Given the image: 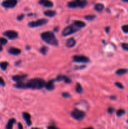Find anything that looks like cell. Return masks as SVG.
Returning <instances> with one entry per match:
<instances>
[{
    "label": "cell",
    "instance_id": "5",
    "mask_svg": "<svg viewBox=\"0 0 128 129\" xmlns=\"http://www.w3.org/2000/svg\"><path fill=\"white\" fill-rule=\"evenodd\" d=\"M70 115H71V116L74 119L77 120H81L85 116V112H84L82 110H80L79 109H77V108L73 110Z\"/></svg>",
    "mask_w": 128,
    "mask_h": 129
},
{
    "label": "cell",
    "instance_id": "22",
    "mask_svg": "<svg viewBox=\"0 0 128 129\" xmlns=\"http://www.w3.org/2000/svg\"><path fill=\"white\" fill-rule=\"evenodd\" d=\"M127 71L128 69H119L116 71L115 73H116V74H117V75L121 76L127 73Z\"/></svg>",
    "mask_w": 128,
    "mask_h": 129
},
{
    "label": "cell",
    "instance_id": "37",
    "mask_svg": "<svg viewBox=\"0 0 128 129\" xmlns=\"http://www.w3.org/2000/svg\"><path fill=\"white\" fill-rule=\"evenodd\" d=\"M18 129H23V127L22 124L21 123H18Z\"/></svg>",
    "mask_w": 128,
    "mask_h": 129
},
{
    "label": "cell",
    "instance_id": "40",
    "mask_svg": "<svg viewBox=\"0 0 128 129\" xmlns=\"http://www.w3.org/2000/svg\"><path fill=\"white\" fill-rule=\"evenodd\" d=\"M84 129H94L92 128V127H88V128H84Z\"/></svg>",
    "mask_w": 128,
    "mask_h": 129
},
{
    "label": "cell",
    "instance_id": "20",
    "mask_svg": "<svg viewBox=\"0 0 128 129\" xmlns=\"http://www.w3.org/2000/svg\"><path fill=\"white\" fill-rule=\"evenodd\" d=\"M104 6L103 4L102 3H97L95 4V6H94V8L97 11H102L104 9Z\"/></svg>",
    "mask_w": 128,
    "mask_h": 129
},
{
    "label": "cell",
    "instance_id": "10",
    "mask_svg": "<svg viewBox=\"0 0 128 129\" xmlns=\"http://www.w3.org/2000/svg\"><path fill=\"white\" fill-rule=\"evenodd\" d=\"M23 118L26 121V123H27V125L28 126L31 125V116L27 112H23Z\"/></svg>",
    "mask_w": 128,
    "mask_h": 129
},
{
    "label": "cell",
    "instance_id": "42",
    "mask_svg": "<svg viewBox=\"0 0 128 129\" xmlns=\"http://www.w3.org/2000/svg\"><path fill=\"white\" fill-rule=\"evenodd\" d=\"M31 129H40V128H31Z\"/></svg>",
    "mask_w": 128,
    "mask_h": 129
},
{
    "label": "cell",
    "instance_id": "11",
    "mask_svg": "<svg viewBox=\"0 0 128 129\" xmlns=\"http://www.w3.org/2000/svg\"><path fill=\"white\" fill-rule=\"evenodd\" d=\"M8 52L12 55H17L21 53V50L16 47H10L8 49Z\"/></svg>",
    "mask_w": 128,
    "mask_h": 129
},
{
    "label": "cell",
    "instance_id": "24",
    "mask_svg": "<svg viewBox=\"0 0 128 129\" xmlns=\"http://www.w3.org/2000/svg\"><path fill=\"white\" fill-rule=\"evenodd\" d=\"M75 89H76V91L78 93H81L82 92L83 89L82 86L80 85V83H77L76 87H75Z\"/></svg>",
    "mask_w": 128,
    "mask_h": 129
},
{
    "label": "cell",
    "instance_id": "38",
    "mask_svg": "<svg viewBox=\"0 0 128 129\" xmlns=\"http://www.w3.org/2000/svg\"><path fill=\"white\" fill-rule=\"evenodd\" d=\"M109 30H110V27H109V26H107V27L105 28V31H106L107 33L109 32Z\"/></svg>",
    "mask_w": 128,
    "mask_h": 129
},
{
    "label": "cell",
    "instance_id": "3",
    "mask_svg": "<svg viewBox=\"0 0 128 129\" xmlns=\"http://www.w3.org/2000/svg\"><path fill=\"white\" fill-rule=\"evenodd\" d=\"M79 28H77V26H75L74 24H72V25H70L66 26V27L63 30L61 34H62L63 36H68V35H71V34L77 31L78 30H79Z\"/></svg>",
    "mask_w": 128,
    "mask_h": 129
},
{
    "label": "cell",
    "instance_id": "23",
    "mask_svg": "<svg viewBox=\"0 0 128 129\" xmlns=\"http://www.w3.org/2000/svg\"><path fill=\"white\" fill-rule=\"evenodd\" d=\"M8 66V63L7 62H0V68L3 71L6 70Z\"/></svg>",
    "mask_w": 128,
    "mask_h": 129
},
{
    "label": "cell",
    "instance_id": "25",
    "mask_svg": "<svg viewBox=\"0 0 128 129\" xmlns=\"http://www.w3.org/2000/svg\"><path fill=\"white\" fill-rule=\"evenodd\" d=\"M48 50V49L47 47L43 46V47H41V49H40V52L41 53V54H43V55H45V54H46V53H47Z\"/></svg>",
    "mask_w": 128,
    "mask_h": 129
},
{
    "label": "cell",
    "instance_id": "13",
    "mask_svg": "<svg viewBox=\"0 0 128 129\" xmlns=\"http://www.w3.org/2000/svg\"><path fill=\"white\" fill-rule=\"evenodd\" d=\"M76 44V41H75V39L74 38H70V39H68L66 42V46L67 47L72 48L73 47H74Z\"/></svg>",
    "mask_w": 128,
    "mask_h": 129
},
{
    "label": "cell",
    "instance_id": "30",
    "mask_svg": "<svg viewBox=\"0 0 128 129\" xmlns=\"http://www.w3.org/2000/svg\"><path fill=\"white\" fill-rule=\"evenodd\" d=\"M121 46L124 50L128 51V44L127 43H122L121 45Z\"/></svg>",
    "mask_w": 128,
    "mask_h": 129
},
{
    "label": "cell",
    "instance_id": "39",
    "mask_svg": "<svg viewBox=\"0 0 128 129\" xmlns=\"http://www.w3.org/2000/svg\"><path fill=\"white\" fill-rule=\"evenodd\" d=\"M115 98H116V97H115V96H111V97H110V99L114 100V99H115Z\"/></svg>",
    "mask_w": 128,
    "mask_h": 129
},
{
    "label": "cell",
    "instance_id": "8",
    "mask_svg": "<svg viewBox=\"0 0 128 129\" xmlns=\"http://www.w3.org/2000/svg\"><path fill=\"white\" fill-rule=\"evenodd\" d=\"M3 35L8 38L10 40H13V39H16L18 37V34L15 30H6V31L3 33Z\"/></svg>",
    "mask_w": 128,
    "mask_h": 129
},
{
    "label": "cell",
    "instance_id": "34",
    "mask_svg": "<svg viewBox=\"0 0 128 129\" xmlns=\"http://www.w3.org/2000/svg\"><path fill=\"white\" fill-rule=\"evenodd\" d=\"M107 112L109 113H112L114 112V108H112V107H109L107 109Z\"/></svg>",
    "mask_w": 128,
    "mask_h": 129
},
{
    "label": "cell",
    "instance_id": "26",
    "mask_svg": "<svg viewBox=\"0 0 128 129\" xmlns=\"http://www.w3.org/2000/svg\"><path fill=\"white\" fill-rule=\"evenodd\" d=\"M85 19L87 20H89V21H92V20H94V18H95V15H86L85 16Z\"/></svg>",
    "mask_w": 128,
    "mask_h": 129
},
{
    "label": "cell",
    "instance_id": "35",
    "mask_svg": "<svg viewBox=\"0 0 128 129\" xmlns=\"http://www.w3.org/2000/svg\"><path fill=\"white\" fill-rule=\"evenodd\" d=\"M0 85L3 86H5V81H4L3 79L1 77H0Z\"/></svg>",
    "mask_w": 128,
    "mask_h": 129
},
{
    "label": "cell",
    "instance_id": "18",
    "mask_svg": "<svg viewBox=\"0 0 128 129\" xmlns=\"http://www.w3.org/2000/svg\"><path fill=\"white\" fill-rule=\"evenodd\" d=\"M44 14L46 16H49V17H53L56 15V11L54 10H46L44 12Z\"/></svg>",
    "mask_w": 128,
    "mask_h": 129
},
{
    "label": "cell",
    "instance_id": "31",
    "mask_svg": "<svg viewBox=\"0 0 128 129\" xmlns=\"http://www.w3.org/2000/svg\"><path fill=\"white\" fill-rule=\"evenodd\" d=\"M115 85L117 87H118L119 88H120V89H123V88H124V86L122 85V84L119 83V82H115Z\"/></svg>",
    "mask_w": 128,
    "mask_h": 129
},
{
    "label": "cell",
    "instance_id": "32",
    "mask_svg": "<svg viewBox=\"0 0 128 129\" xmlns=\"http://www.w3.org/2000/svg\"><path fill=\"white\" fill-rule=\"evenodd\" d=\"M24 16H25V15H24L23 14H21V15H18V16H17V20H18V21H21V20L23 19Z\"/></svg>",
    "mask_w": 128,
    "mask_h": 129
},
{
    "label": "cell",
    "instance_id": "1",
    "mask_svg": "<svg viewBox=\"0 0 128 129\" xmlns=\"http://www.w3.org/2000/svg\"><path fill=\"white\" fill-rule=\"evenodd\" d=\"M41 38L44 42L47 43L48 44L53 45V46H56L58 44L57 39H56L55 35L52 31H46L43 32L41 34Z\"/></svg>",
    "mask_w": 128,
    "mask_h": 129
},
{
    "label": "cell",
    "instance_id": "16",
    "mask_svg": "<svg viewBox=\"0 0 128 129\" xmlns=\"http://www.w3.org/2000/svg\"><path fill=\"white\" fill-rule=\"evenodd\" d=\"M39 3L43 5L45 7H52L53 6V4L51 1H47V0H41L39 1Z\"/></svg>",
    "mask_w": 128,
    "mask_h": 129
},
{
    "label": "cell",
    "instance_id": "2",
    "mask_svg": "<svg viewBox=\"0 0 128 129\" xmlns=\"http://www.w3.org/2000/svg\"><path fill=\"white\" fill-rule=\"evenodd\" d=\"M26 88L33 89H40L45 86V80L41 78H34L31 79L26 83Z\"/></svg>",
    "mask_w": 128,
    "mask_h": 129
},
{
    "label": "cell",
    "instance_id": "33",
    "mask_svg": "<svg viewBox=\"0 0 128 129\" xmlns=\"http://www.w3.org/2000/svg\"><path fill=\"white\" fill-rule=\"evenodd\" d=\"M62 96L64 97V98H69V97L70 96V94L69 93L65 92V93H62Z\"/></svg>",
    "mask_w": 128,
    "mask_h": 129
},
{
    "label": "cell",
    "instance_id": "15",
    "mask_svg": "<svg viewBox=\"0 0 128 129\" xmlns=\"http://www.w3.org/2000/svg\"><path fill=\"white\" fill-rule=\"evenodd\" d=\"M45 88L47 90L51 91L54 89L55 86H54V80H50L49 81L48 83H46L45 84Z\"/></svg>",
    "mask_w": 128,
    "mask_h": 129
},
{
    "label": "cell",
    "instance_id": "9",
    "mask_svg": "<svg viewBox=\"0 0 128 129\" xmlns=\"http://www.w3.org/2000/svg\"><path fill=\"white\" fill-rule=\"evenodd\" d=\"M17 4V1L16 0H8L2 3V6L6 8H12L15 7Z\"/></svg>",
    "mask_w": 128,
    "mask_h": 129
},
{
    "label": "cell",
    "instance_id": "29",
    "mask_svg": "<svg viewBox=\"0 0 128 129\" xmlns=\"http://www.w3.org/2000/svg\"><path fill=\"white\" fill-rule=\"evenodd\" d=\"M122 30L124 31V33H126L127 34L128 33V24L127 25H124L122 26Z\"/></svg>",
    "mask_w": 128,
    "mask_h": 129
},
{
    "label": "cell",
    "instance_id": "12",
    "mask_svg": "<svg viewBox=\"0 0 128 129\" xmlns=\"http://www.w3.org/2000/svg\"><path fill=\"white\" fill-rule=\"evenodd\" d=\"M26 77H27V75H26V74H25V75H16L13 76L12 77V79L15 81L18 82V83H20V82H21V81L25 79Z\"/></svg>",
    "mask_w": 128,
    "mask_h": 129
},
{
    "label": "cell",
    "instance_id": "17",
    "mask_svg": "<svg viewBox=\"0 0 128 129\" xmlns=\"http://www.w3.org/2000/svg\"><path fill=\"white\" fill-rule=\"evenodd\" d=\"M74 25L77 28H83L85 26V23L82 21L80 20H75L74 22Z\"/></svg>",
    "mask_w": 128,
    "mask_h": 129
},
{
    "label": "cell",
    "instance_id": "6",
    "mask_svg": "<svg viewBox=\"0 0 128 129\" xmlns=\"http://www.w3.org/2000/svg\"><path fill=\"white\" fill-rule=\"evenodd\" d=\"M48 20L46 19L41 18L39 19V20H36V21H30V22L28 23V26L31 28H35L38 27V26H40L41 25H45L46 23H47Z\"/></svg>",
    "mask_w": 128,
    "mask_h": 129
},
{
    "label": "cell",
    "instance_id": "19",
    "mask_svg": "<svg viewBox=\"0 0 128 129\" xmlns=\"http://www.w3.org/2000/svg\"><path fill=\"white\" fill-rule=\"evenodd\" d=\"M15 123V118H11L8 122L7 125L6 126V129H12L13 124Z\"/></svg>",
    "mask_w": 128,
    "mask_h": 129
},
{
    "label": "cell",
    "instance_id": "14",
    "mask_svg": "<svg viewBox=\"0 0 128 129\" xmlns=\"http://www.w3.org/2000/svg\"><path fill=\"white\" fill-rule=\"evenodd\" d=\"M56 80L58 81H63L64 82L67 83H69L71 82V80L69 79V78L66 76H63V75H58L56 78Z\"/></svg>",
    "mask_w": 128,
    "mask_h": 129
},
{
    "label": "cell",
    "instance_id": "36",
    "mask_svg": "<svg viewBox=\"0 0 128 129\" xmlns=\"http://www.w3.org/2000/svg\"><path fill=\"white\" fill-rule=\"evenodd\" d=\"M47 129H58V128H56V127H55V126H48V128H47Z\"/></svg>",
    "mask_w": 128,
    "mask_h": 129
},
{
    "label": "cell",
    "instance_id": "21",
    "mask_svg": "<svg viewBox=\"0 0 128 129\" xmlns=\"http://www.w3.org/2000/svg\"><path fill=\"white\" fill-rule=\"evenodd\" d=\"M14 86L16 88H20V89H26V84L25 83L20 82V83H18L17 84H15Z\"/></svg>",
    "mask_w": 128,
    "mask_h": 129
},
{
    "label": "cell",
    "instance_id": "7",
    "mask_svg": "<svg viewBox=\"0 0 128 129\" xmlns=\"http://www.w3.org/2000/svg\"><path fill=\"white\" fill-rule=\"evenodd\" d=\"M73 61L79 63H87L90 61L89 58L82 55H75L72 57Z\"/></svg>",
    "mask_w": 128,
    "mask_h": 129
},
{
    "label": "cell",
    "instance_id": "41",
    "mask_svg": "<svg viewBox=\"0 0 128 129\" xmlns=\"http://www.w3.org/2000/svg\"><path fill=\"white\" fill-rule=\"evenodd\" d=\"M2 50H3V47H1V45H0V51H2Z\"/></svg>",
    "mask_w": 128,
    "mask_h": 129
},
{
    "label": "cell",
    "instance_id": "28",
    "mask_svg": "<svg viewBox=\"0 0 128 129\" xmlns=\"http://www.w3.org/2000/svg\"><path fill=\"white\" fill-rule=\"evenodd\" d=\"M7 42L8 40L6 39L3 37L0 38V44H1V45H5V44H7Z\"/></svg>",
    "mask_w": 128,
    "mask_h": 129
},
{
    "label": "cell",
    "instance_id": "27",
    "mask_svg": "<svg viewBox=\"0 0 128 129\" xmlns=\"http://www.w3.org/2000/svg\"><path fill=\"white\" fill-rule=\"evenodd\" d=\"M124 113H125V111H124V110L123 109L118 110L116 112V115L118 116V117H121V116L123 115Z\"/></svg>",
    "mask_w": 128,
    "mask_h": 129
},
{
    "label": "cell",
    "instance_id": "4",
    "mask_svg": "<svg viewBox=\"0 0 128 129\" xmlns=\"http://www.w3.org/2000/svg\"><path fill=\"white\" fill-rule=\"evenodd\" d=\"M87 2L86 1L84 0H77V1H70L67 3L68 7L74 8H84L86 6Z\"/></svg>",
    "mask_w": 128,
    "mask_h": 129
}]
</instances>
